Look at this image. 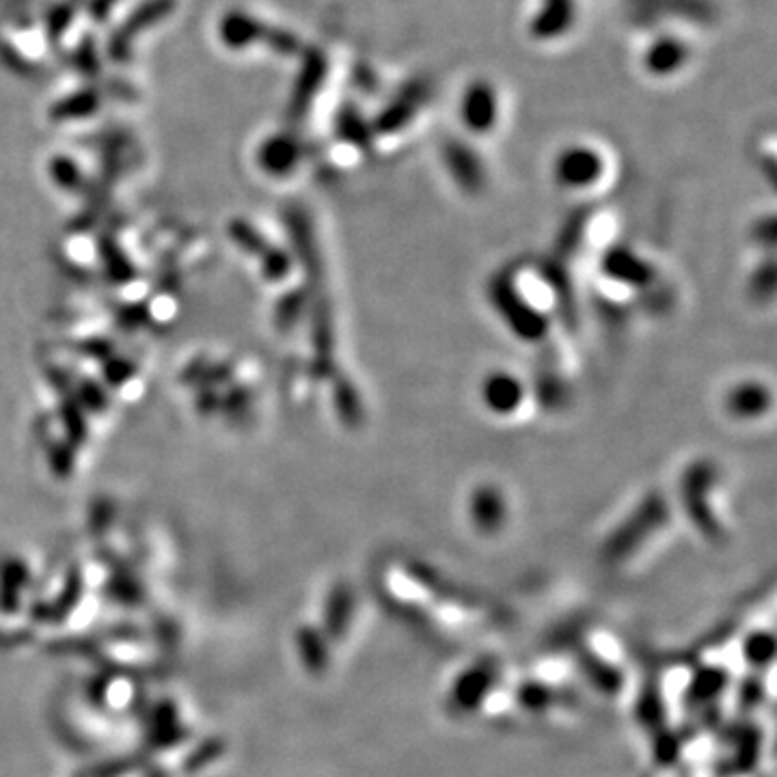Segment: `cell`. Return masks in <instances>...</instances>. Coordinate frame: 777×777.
<instances>
[{"instance_id": "cell-3", "label": "cell", "mask_w": 777, "mask_h": 777, "mask_svg": "<svg viewBox=\"0 0 777 777\" xmlns=\"http://www.w3.org/2000/svg\"><path fill=\"white\" fill-rule=\"evenodd\" d=\"M469 513L482 531H497L508 520V497L502 488L484 484L471 493Z\"/></svg>"}, {"instance_id": "cell-6", "label": "cell", "mask_w": 777, "mask_h": 777, "mask_svg": "<svg viewBox=\"0 0 777 777\" xmlns=\"http://www.w3.org/2000/svg\"><path fill=\"white\" fill-rule=\"evenodd\" d=\"M685 59V48L678 42H661L650 50L648 64L652 67V71H672Z\"/></svg>"}, {"instance_id": "cell-2", "label": "cell", "mask_w": 777, "mask_h": 777, "mask_svg": "<svg viewBox=\"0 0 777 777\" xmlns=\"http://www.w3.org/2000/svg\"><path fill=\"white\" fill-rule=\"evenodd\" d=\"M603 176V158L589 147H571L558 160V178L568 189H589Z\"/></svg>"}, {"instance_id": "cell-4", "label": "cell", "mask_w": 777, "mask_h": 777, "mask_svg": "<svg viewBox=\"0 0 777 777\" xmlns=\"http://www.w3.org/2000/svg\"><path fill=\"white\" fill-rule=\"evenodd\" d=\"M769 408H772V391L758 381L739 383L728 391L725 410L739 421L761 419Z\"/></svg>"}, {"instance_id": "cell-1", "label": "cell", "mask_w": 777, "mask_h": 777, "mask_svg": "<svg viewBox=\"0 0 777 777\" xmlns=\"http://www.w3.org/2000/svg\"><path fill=\"white\" fill-rule=\"evenodd\" d=\"M482 402L497 417H513L520 410L527 387L510 372H493L482 381Z\"/></svg>"}, {"instance_id": "cell-5", "label": "cell", "mask_w": 777, "mask_h": 777, "mask_svg": "<svg viewBox=\"0 0 777 777\" xmlns=\"http://www.w3.org/2000/svg\"><path fill=\"white\" fill-rule=\"evenodd\" d=\"M497 117V106H495V95L486 85H475L462 102V120L464 126H469L475 132H486L493 128Z\"/></svg>"}]
</instances>
